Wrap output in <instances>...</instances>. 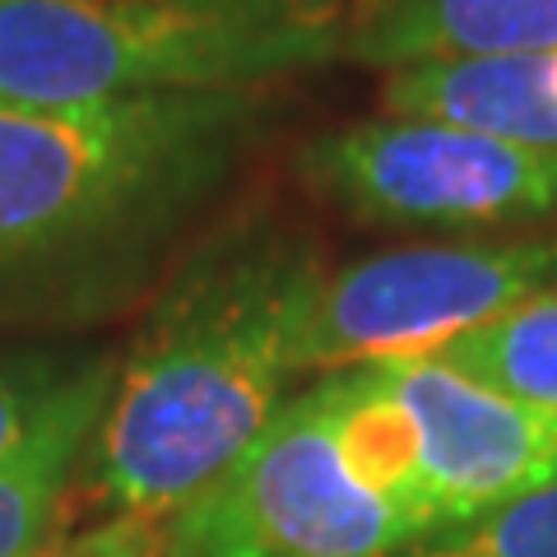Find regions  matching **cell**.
Masks as SVG:
<instances>
[{"label": "cell", "mask_w": 557, "mask_h": 557, "mask_svg": "<svg viewBox=\"0 0 557 557\" xmlns=\"http://www.w3.org/2000/svg\"><path fill=\"white\" fill-rule=\"evenodd\" d=\"M413 544L423 530L339 460L317 386L288 395L256 442L172 511V557H399Z\"/></svg>", "instance_id": "cell-5"}, {"label": "cell", "mask_w": 557, "mask_h": 557, "mask_svg": "<svg viewBox=\"0 0 557 557\" xmlns=\"http://www.w3.org/2000/svg\"><path fill=\"white\" fill-rule=\"evenodd\" d=\"M423 437V483L437 534L557 483V405L474 386L437 358L376 362Z\"/></svg>", "instance_id": "cell-7"}, {"label": "cell", "mask_w": 557, "mask_h": 557, "mask_svg": "<svg viewBox=\"0 0 557 557\" xmlns=\"http://www.w3.org/2000/svg\"><path fill=\"white\" fill-rule=\"evenodd\" d=\"M557 47V0H348L339 61L409 70Z\"/></svg>", "instance_id": "cell-8"}, {"label": "cell", "mask_w": 557, "mask_h": 557, "mask_svg": "<svg viewBox=\"0 0 557 557\" xmlns=\"http://www.w3.org/2000/svg\"><path fill=\"white\" fill-rule=\"evenodd\" d=\"M325 260L274 223L209 233L163 274L79 460L108 516H168L214 483L302 376Z\"/></svg>", "instance_id": "cell-2"}, {"label": "cell", "mask_w": 557, "mask_h": 557, "mask_svg": "<svg viewBox=\"0 0 557 557\" xmlns=\"http://www.w3.org/2000/svg\"><path fill=\"white\" fill-rule=\"evenodd\" d=\"M260 112V89L0 102V330L102 325L159 288Z\"/></svg>", "instance_id": "cell-1"}, {"label": "cell", "mask_w": 557, "mask_h": 557, "mask_svg": "<svg viewBox=\"0 0 557 557\" xmlns=\"http://www.w3.org/2000/svg\"><path fill=\"white\" fill-rule=\"evenodd\" d=\"M311 386L321 395L325 423L335 432L348 474L362 487H372L381 502H391L395 511H405L423 530V539L437 534L423 483V437H418V423L395 399L391 381L381 376L376 362L325 372Z\"/></svg>", "instance_id": "cell-11"}, {"label": "cell", "mask_w": 557, "mask_h": 557, "mask_svg": "<svg viewBox=\"0 0 557 557\" xmlns=\"http://www.w3.org/2000/svg\"><path fill=\"white\" fill-rule=\"evenodd\" d=\"M79 358L65 362L57 354H0V460L20 446L61 386L75 376Z\"/></svg>", "instance_id": "cell-14"}, {"label": "cell", "mask_w": 557, "mask_h": 557, "mask_svg": "<svg viewBox=\"0 0 557 557\" xmlns=\"http://www.w3.org/2000/svg\"><path fill=\"white\" fill-rule=\"evenodd\" d=\"M432 358L497 395L530 399V405H557V288L511 307L507 317L469 330L456 344L437 348Z\"/></svg>", "instance_id": "cell-12"}, {"label": "cell", "mask_w": 557, "mask_h": 557, "mask_svg": "<svg viewBox=\"0 0 557 557\" xmlns=\"http://www.w3.org/2000/svg\"><path fill=\"white\" fill-rule=\"evenodd\" d=\"M112 372L116 354L79 358L75 376L47 405L38 428L0 460V557H24L61 530V507L70 483L79 479V460L112 391Z\"/></svg>", "instance_id": "cell-10"}, {"label": "cell", "mask_w": 557, "mask_h": 557, "mask_svg": "<svg viewBox=\"0 0 557 557\" xmlns=\"http://www.w3.org/2000/svg\"><path fill=\"white\" fill-rule=\"evenodd\" d=\"M548 288H557V233L362 256L321 278L302 330V376L432 358Z\"/></svg>", "instance_id": "cell-6"}, {"label": "cell", "mask_w": 557, "mask_h": 557, "mask_svg": "<svg viewBox=\"0 0 557 557\" xmlns=\"http://www.w3.org/2000/svg\"><path fill=\"white\" fill-rule=\"evenodd\" d=\"M399 557H557V483L450 525Z\"/></svg>", "instance_id": "cell-13"}, {"label": "cell", "mask_w": 557, "mask_h": 557, "mask_svg": "<svg viewBox=\"0 0 557 557\" xmlns=\"http://www.w3.org/2000/svg\"><path fill=\"white\" fill-rule=\"evenodd\" d=\"M381 108L386 116L450 121L557 153V47L391 70L381 84Z\"/></svg>", "instance_id": "cell-9"}, {"label": "cell", "mask_w": 557, "mask_h": 557, "mask_svg": "<svg viewBox=\"0 0 557 557\" xmlns=\"http://www.w3.org/2000/svg\"><path fill=\"white\" fill-rule=\"evenodd\" d=\"M24 557H172L168 516H102L84 530H57Z\"/></svg>", "instance_id": "cell-15"}, {"label": "cell", "mask_w": 557, "mask_h": 557, "mask_svg": "<svg viewBox=\"0 0 557 557\" xmlns=\"http://www.w3.org/2000/svg\"><path fill=\"white\" fill-rule=\"evenodd\" d=\"M321 205L362 228L483 233L557 214V153L423 116H368L298 153Z\"/></svg>", "instance_id": "cell-4"}, {"label": "cell", "mask_w": 557, "mask_h": 557, "mask_svg": "<svg viewBox=\"0 0 557 557\" xmlns=\"http://www.w3.org/2000/svg\"><path fill=\"white\" fill-rule=\"evenodd\" d=\"M348 0H0V102L265 89L339 61Z\"/></svg>", "instance_id": "cell-3"}]
</instances>
